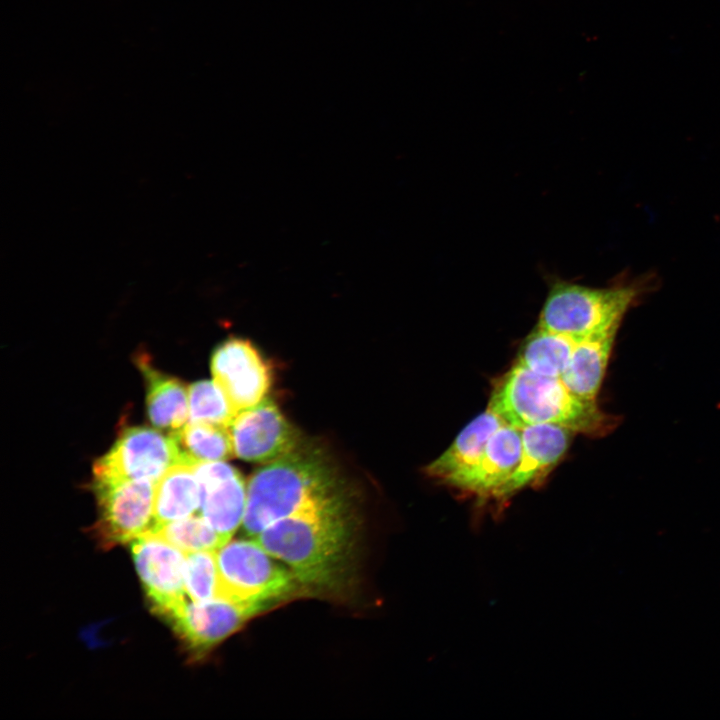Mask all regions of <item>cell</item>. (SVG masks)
<instances>
[{
  "label": "cell",
  "instance_id": "1",
  "mask_svg": "<svg viewBox=\"0 0 720 720\" xmlns=\"http://www.w3.org/2000/svg\"><path fill=\"white\" fill-rule=\"evenodd\" d=\"M355 518L345 489L269 525L256 541L286 563L299 584L311 592L336 595L351 584Z\"/></svg>",
  "mask_w": 720,
  "mask_h": 720
},
{
  "label": "cell",
  "instance_id": "2",
  "mask_svg": "<svg viewBox=\"0 0 720 720\" xmlns=\"http://www.w3.org/2000/svg\"><path fill=\"white\" fill-rule=\"evenodd\" d=\"M488 408L518 428L554 424L599 437L617 425V417L601 410L596 401L571 392L560 378L534 373L518 363L494 385Z\"/></svg>",
  "mask_w": 720,
  "mask_h": 720
},
{
  "label": "cell",
  "instance_id": "3",
  "mask_svg": "<svg viewBox=\"0 0 720 720\" xmlns=\"http://www.w3.org/2000/svg\"><path fill=\"white\" fill-rule=\"evenodd\" d=\"M344 490L321 451L298 446L266 463L251 476L243 519L245 531L257 536L269 525L320 503Z\"/></svg>",
  "mask_w": 720,
  "mask_h": 720
},
{
  "label": "cell",
  "instance_id": "4",
  "mask_svg": "<svg viewBox=\"0 0 720 720\" xmlns=\"http://www.w3.org/2000/svg\"><path fill=\"white\" fill-rule=\"evenodd\" d=\"M639 294L633 285L595 288L553 279L537 326L574 340L619 329Z\"/></svg>",
  "mask_w": 720,
  "mask_h": 720
},
{
  "label": "cell",
  "instance_id": "5",
  "mask_svg": "<svg viewBox=\"0 0 720 720\" xmlns=\"http://www.w3.org/2000/svg\"><path fill=\"white\" fill-rule=\"evenodd\" d=\"M256 540L226 543L216 551L217 598L271 607L292 594L298 581Z\"/></svg>",
  "mask_w": 720,
  "mask_h": 720
},
{
  "label": "cell",
  "instance_id": "6",
  "mask_svg": "<svg viewBox=\"0 0 720 720\" xmlns=\"http://www.w3.org/2000/svg\"><path fill=\"white\" fill-rule=\"evenodd\" d=\"M199 462L186 456L175 436L151 427L133 426L94 464V478L157 482L171 467Z\"/></svg>",
  "mask_w": 720,
  "mask_h": 720
},
{
  "label": "cell",
  "instance_id": "7",
  "mask_svg": "<svg viewBox=\"0 0 720 720\" xmlns=\"http://www.w3.org/2000/svg\"><path fill=\"white\" fill-rule=\"evenodd\" d=\"M156 482L94 478L99 517L96 535L104 546L133 541L155 527Z\"/></svg>",
  "mask_w": 720,
  "mask_h": 720
},
{
  "label": "cell",
  "instance_id": "8",
  "mask_svg": "<svg viewBox=\"0 0 720 720\" xmlns=\"http://www.w3.org/2000/svg\"><path fill=\"white\" fill-rule=\"evenodd\" d=\"M211 371L235 415L263 400L272 383L268 362L249 340L238 337L215 348Z\"/></svg>",
  "mask_w": 720,
  "mask_h": 720
},
{
  "label": "cell",
  "instance_id": "9",
  "mask_svg": "<svg viewBox=\"0 0 720 720\" xmlns=\"http://www.w3.org/2000/svg\"><path fill=\"white\" fill-rule=\"evenodd\" d=\"M268 607L224 598L185 603L166 621L193 657L200 658Z\"/></svg>",
  "mask_w": 720,
  "mask_h": 720
},
{
  "label": "cell",
  "instance_id": "10",
  "mask_svg": "<svg viewBox=\"0 0 720 720\" xmlns=\"http://www.w3.org/2000/svg\"><path fill=\"white\" fill-rule=\"evenodd\" d=\"M131 552L152 610L167 620L186 603V553L153 535L133 540Z\"/></svg>",
  "mask_w": 720,
  "mask_h": 720
},
{
  "label": "cell",
  "instance_id": "11",
  "mask_svg": "<svg viewBox=\"0 0 720 720\" xmlns=\"http://www.w3.org/2000/svg\"><path fill=\"white\" fill-rule=\"evenodd\" d=\"M235 455L255 463L277 460L300 446L299 435L275 402L264 398L238 412L229 425Z\"/></svg>",
  "mask_w": 720,
  "mask_h": 720
},
{
  "label": "cell",
  "instance_id": "12",
  "mask_svg": "<svg viewBox=\"0 0 720 720\" xmlns=\"http://www.w3.org/2000/svg\"><path fill=\"white\" fill-rule=\"evenodd\" d=\"M195 473L200 485L202 516L227 543L243 522L247 488L242 474L224 461L199 462Z\"/></svg>",
  "mask_w": 720,
  "mask_h": 720
},
{
  "label": "cell",
  "instance_id": "13",
  "mask_svg": "<svg viewBox=\"0 0 720 720\" xmlns=\"http://www.w3.org/2000/svg\"><path fill=\"white\" fill-rule=\"evenodd\" d=\"M521 447V428L504 423L492 435L476 464L447 485L479 501H496L499 490L518 465Z\"/></svg>",
  "mask_w": 720,
  "mask_h": 720
},
{
  "label": "cell",
  "instance_id": "14",
  "mask_svg": "<svg viewBox=\"0 0 720 720\" xmlns=\"http://www.w3.org/2000/svg\"><path fill=\"white\" fill-rule=\"evenodd\" d=\"M573 433L568 428L554 424L521 428L520 459L510 478L499 490L496 503L502 505L525 487L544 479L566 453Z\"/></svg>",
  "mask_w": 720,
  "mask_h": 720
},
{
  "label": "cell",
  "instance_id": "15",
  "mask_svg": "<svg viewBox=\"0 0 720 720\" xmlns=\"http://www.w3.org/2000/svg\"><path fill=\"white\" fill-rule=\"evenodd\" d=\"M504 423L500 416L487 408L461 430L439 457L425 467V473L448 484L476 464L492 435Z\"/></svg>",
  "mask_w": 720,
  "mask_h": 720
},
{
  "label": "cell",
  "instance_id": "16",
  "mask_svg": "<svg viewBox=\"0 0 720 720\" xmlns=\"http://www.w3.org/2000/svg\"><path fill=\"white\" fill-rule=\"evenodd\" d=\"M618 329L575 341L568 365L561 376L574 394L596 401Z\"/></svg>",
  "mask_w": 720,
  "mask_h": 720
},
{
  "label": "cell",
  "instance_id": "17",
  "mask_svg": "<svg viewBox=\"0 0 720 720\" xmlns=\"http://www.w3.org/2000/svg\"><path fill=\"white\" fill-rule=\"evenodd\" d=\"M146 381V408L151 423L173 434L189 420L188 389L177 378L156 370L145 358H138Z\"/></svg>",
  "mask_w": 720,
  "mask_h": 720
},
{
  "label": "cell",
  "instance_id": "18",
  "mask_svg": "<svg viewBox=\"0 0 720 720\" xmlns=\"http://www.w3.org/2000/svg\"><path fill=\"white\" fill-rule=\"evenodd\" d=\"M197 464L175 465L156 482L154 528L192 516L200 508L201 492L195 473Z\"/></svg>",
  "mask_w": 720,
  "mask_h": 720
},
{
  "label": "cell",
  "instance_id": "19",
  "mask_svg": "<svg viewBox=\"0 0 720 720\" xmlns=\"http://www.w3.org/2000/svg\"><path fill=\"white\" fill-rule=\"evenodd\" d=\"M575 341L566 335L536 326L523 342L515 363L543 376L561 378Z\"/></svg>",
  "mask_w": 720,
  "mask_h": 720
},
{
  "label": "cell",
  "instance_id": "20",
  "mask_svg": "<svg viewBox=\"0 0 720 720\" xmlns=\"http://www.w3.org/2000/svg\"><path fill=\"white\" fill-rule=\"evenodd\" d=\"M173 435L181 451L197 462L225 461L235 454L229 426L188 421Z\"/></svg>",
  "mask_w": 720,
  "mask_h": 720
},
{
  "label": "cell",
  "instance_id": "21",
  "mask_svg": "<svg viewBox=\"0 0 720 720\" xmlns=\"http://www.w3.org/2000/svg\"><path fill=\"white\" fill-rule=\"evenodd\" d=\"M146 535L163 539L184 553L215 551L226 544L219 533L200 515L166 523Z\"/></svg>",
  "mask_w": 720,
  "mask_h": 720
},
{
  "label": "cell",
  "instance_id": "22",
  "mask_svg": "<svg viewBox=\"0 0 720 720\" xmlns=\"http://www.w3.org/2000/svg\"><path fill=\"white\" fill-rule=\"evenodd\" d=\"M188 398V421L229 426L235 416L227 397L214 380H201L191 384Z\"/></svg>",
  "mask_w": 720,
  "mask_h": 720
},
{
  "label": "cell",
  "instance_id": "23",
  "mask_svg": "<svg viewBox=\"0 0 720 720\" xmlns=\"http://www.w3.org/2000/svg\"><path fill=\"white\" fill-rule=\"evenodd\" d=\"M216 551L186 553L185 589L192 601L217 598L218 567Z\"/></svg>",
  "mask_w": 720,
  "mask_h": 720
}]
</instances>
